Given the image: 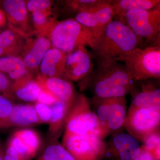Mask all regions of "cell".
Wrapping results in <instances>:
<instances>
[{
    "label": "cell",
    "instance_id": "obj_1",
    "mask_svg": "<svg viewBox=\"0 0 160 160\" xmlns=\"http://www.w3.org/2000/svg\"><path fill=\"white\" fill-rule=\"evenodd\" d=\"M92 71L82 81V89H88L92 98L126 97L136 87L124 64L112 59H96Z\"/></svg>",
    "mask_w": 160,
    "mask_h": 160
},
{
    "label": "cell",
    "instance_id": "obj_2",
    "mask_svg": "<svg viewBox=\"0 0 160 160\" xmlns=\"http://www.w3.org/2000/svg\"><path fill=\"white\" fill-rule=\"evenodd\" d=\"M142 43L124 23L113 19L95 40L92 53L95 59L109 58L119 62L124 55Z\"/></svg>",
    "mask_w": 160,
    "mask_h": 160
},
{
    "label": "cell",
    "instance_id": "obj_3",
    "mask_svg": "<svg viewBox=\"0 0 160 160\" xmlns=\"http://www.w3.org/2000/svg\"><path fill=\"white\" fill-rule=\"evenodd\" d=\"M52 47L69 53L80 46L92 49L95 38L88 28L74 18L56 21L48 34Z\"/></svg>",
    "mask_w": 160,
    "mask_h": 160
},
{
    "label": "cell",
    "instance_id": "obj_4",
    "mask_svg": "<svg viewBox=\"0 0 160 160\" xmlns=\"http://www.w3.org/2000/svg\"><path fill=\"white\" fill-rule=\"evenodd\" d=\"M135 82L160 79V45L140 47L127 52L120 58Z\"/></svg>",
    "mask_w": 160,
    "mask_h": 160
},
{
    "label": "cell",
    "instance_id": "obj_5",
    "mask_svg": "<svg viewBox=\"0 0 160 160\" xmlns=\"http://www.w3.org/2000/svg\"><path fill=\"white\" fill-rule=\"evenodd\" d=\"M92 110L95 113L104 138L125 127L127 113L126 97L89 99Z\"/></svg>",
    "mask_w": 160,
    "mask_h": 160
},
{
    "label": "cell",
    "instance_id": "obj_6",
    "mask_svg": "<svg viewBox=\"0 0 160 160\" xmlns=\"http://www.w3.org/2000/svg\"><path fill=\"white\" fill-rule=\"evenodd\" d=\"M64 131L68 134L96 136L104 140L98 120L85 95L78 93L67 115Z\"/></svg>",
    "mask_w": 160,
    "mask_h": 160
},
{
    "label": "cell",
    "instance_id": "obj_7",
    "mask_svg": "<svg viewBox=\"0 0 160 160\" xmlns=\"http://www.w3.org/2000/svg\"><path fill=\"white\" fill-rule=\"evenodd\" d=\"M143 42L160 45V7L150 10L135 9L116 18Z\"/></svg>",
    "mask_w": 160,
    "mask_h": 160
},
{
    "label": "cell",
    "instance_id": "obj_8",
    "mask_svg": "<svg viewBox=\"0 0 160 160\" xmlns=\"http://www.w3.org/2000/svg\"><path fill=\"white\" fill-rule=\"evenodd\" d=\"M62 146L76 160H102L106 143L93 135H78L64 133Z\"/></svg>",
    "mask_w": 160,
    "mask_h": 160
},
{
    "label": "cell",
    "instance_id": "obj_9",
    "mask_svg": "<svg viewBox=\"0 0 160 160\" xmlns=\"http://www.w3.org/2000/svg\"><path fill=\"white\" fill-rule=\"evenodd\" d=\"M160 124V110L129 106L124 127L128 133L142 142L148 135L159 130Z\"/></svg>",
    "mask_w": 160,
    "mask_h": 160
},
{
    "label": "cell",
    "instance_id": "obj_10",
    "mask_svg": "<svg viewBox=\"0 0 160 160\" xmlns=\"http://www.w3.org/2000/svg\"><path fill=\"white\" fill-rule=\"evenodd\" d=\"M113 18L111 0H98L89 9L75 15L74 19L96 38Z\"/></svg>",
    "mask_w": 160,
    "mask_h": 160
},
{
    "label": "cell",
    "instance_id": "obj_11",
    "mask_svg": "<svg viewBox=\"0 0 160 160\" xmlns=\"http://www.w3.org/2000/svg\"><path fill=\"white\" fill-rule=\"evenodd\" d=\"M92 53L80 46L67 55L63 78L73 82L82 81L92 71L94 64Z\"/></svg>",
    "mask_w": 160,
    "mask_h": 160
},
{
    "label": "cell",
    "instance_id": "obj_12",
    "mask_svg": "<svg viewBox=\"0 0 160 160\" xmlns=\"http://www.w3.org/2000/svg\"><path fill=\"white\" fill-rule=\"evenodd\" d=\"M106 143L105 158L113 156L118 160H133L141 151L139 141L131 135L122 131L111 134Z\"/></svg>",
    "mask_w": 160,
    "mask_h": 160
},
{
    "label": "cell",
    "instance_id": "obj_13",
    "mask_svg": "<svg viewBox=\"0 0 160 160\" xmlns=\"http://www.w3.org/2000/svg\"><path fill=\"white\" fill-rule=\"evenodd\" d=\"M51 47L48 34H38L33 39L30 38L20 56L30 73L33 75L38 71L44 55Z\"/></svg>",
    "mask_w": 160,
    "mask_h": 160
},
{
    "label": "cell",
    "instance_id": "obj_14",
    "mask_svg": "<svg viewBox=\"0 0 160 160\" xmlns=\"http://www.w3.org/2000/svg\"><path fill=\"white\" fill-rule=\"evenodd\" d=\"M30 38L11 26L0 33V58L21 56Z\"/></svg>",
    "mask_w": 160,
    "mask_h": 160
},
{
    "label": "cell",
    "instance_id": "obj_15",
    "mask_svg": "<svg viewBox=\"0 0 160 160\" xmlns=\"http://www.w3.org/2000/svg\"><path fill=\"white\" fill-rule=\"evenodd\" d=\"M41 87L51 92L71 108L78 93L71 81L59 78H44L38 75L36 79Z\"/></svg>",
    "mask_w": 160,
    "mask_h": 160
},
{
    "label": "cell",
    "instance_id": "obj_16",
    "mask_svg": "<svg viewBox=\"0 0 160 160\" xmlns=\"http://www.w3.org/2000/svg\"><path fill=\"white\" fill-rule=\"evenodd\" d=\"M139 82L140 89H138L136 85L134 91L131 94L132 98L130 106L160 110V88L149 79Z\"/></svg>",
    "mask_w": 160,
    "mask_h": 160
},
{
    "label": "cell",
    "instance_id": "obj_17",
    "mask_svg": "<svg viewBox=\"0 0 160 160\" xmlns=\"http://www.w3.org/2000/svg\"><path fill=\"white\" fill-rule=\"evenodd\" d=\"M68 53L51 47L44 55L39 70V75L44 78H63L66 71Z\"/></svg>",
    "mask_w": 160,
    "mask_h": 160
},
{
    "label": "cell",
    "instance_id": "obj_18",
    "mask_svg": "<svg viewBox=\"0 0 160 160\" xmlns=\"http://www.w3.org/2000/svg\"><path fill=\"white\" fill-rule=\"evenodd\" d=\"M0 72L6 75L12 83L22 82L33 79V75L27 69L20 56L0 58Z\"/></svg>",
    "mask_w": 160,
    "mask_h": 160
},
{
    "label": "cell",
    "instance_id": "obj_19",
    "mask_svg": "<svg viewBox=\"0 0 160 160\" xmlns=\"http://www.w3.org/2000/svg\"><path fill=\"white\" fill-rule=\"evenodd\" d=\"M2 6L10 26L26 33L28 28V10L26 1L5 0Z\"/></svg>",
    "mask_w": 160,
    "mask_h": 160
},
{
    "label": "cell",
    "instance_id": "obj_20",
    "mask_svg": "<svg viewBox=\"0 0 160 160\" xmlns=\"http://www.w3.org/2000/svg\"><path fill=\"white\" fill-rule=\"evenodd\" d=\"M50 107L52 117L49 123L48 137L52 142L58 141L64 130L66 118L70 108L61 101H58Z\"/></svg>",
    "mask_w": 160,
    "mask_h": 160
},
{
    "label": "cell",
    "instance_id": "obj_21",
    "mask_svg": "<svg viewBox=\"0 0 160 160\" xmlns=\"http://www.w3.org/2000/svg\"><path fill=\"white\" fill-rule=\"evenodd\" d=\"M10 122L12 127H29L42 123L34 106L31 105H13Z\"/></svg>",
    "mask_w": 160,
    "mask_h": 160
},
{
    "label": "cell",
    "instance_id": "obj_22",
    "mask_svg": "<svg viewBox=\"0 0 160 160\" xmlns=\"http://www.w3.org/2000/svg\"><path fill=\"white\" fill-rule=\"evenodd\" d=\"M114 18L135 9L150 10L160 7V0H111Z\"/></svg>",
    "mask_w": 160,
    "mask_h": 160
},
{
    "label": "cell",
    "instance_id": "obj_23",
    "mask_svg": "<svg viewBox=\"0 0 160 160\" xmlns=\"http://www.w3.org/2000/svg\"><path fill=\"white\" fill-rule=\"evenodd\" d=\"M41 87L36 80L32 79L18 83H12L13 97L27 102H37Z\"/></svg>",
    "mask_w": 160,
    "mask_h": 160
},
{
    "label": "cell",
    "instance_id": "obj_24",
    "mask_svg": "<svg viewBox=\"0 0 160 160\" xmlns=\"http://www.w3.org/2000/svg\"><path fill=\"white\" fill-rule=\"evenodd\" d=\"M32 158L36 155L40 146V139L37 132L31 129H23L16 131Z\"/></svg>",
    "mask_w": 160,
    "mask_h": 160
},
{
    "label": "cell",
    "instance_id": "obj_25",
    "mask_svg": "<svg viewBox=\"0 0 160 160\" xmlns=\"http://www.w3.org/2000/svg\"><path fill=\"white\" fill-rule=\"evenodd\" d=\"M41 157L43 160H76L57 141L46 146Z\"/></svg>",
    "mask_w": 160,
    "mask_h": 160
},
{
    "label": "cell",
    "instance_id": "obj_26",
    "mask_svg": "<svg viewBox=\"0 0 160 160\" xmlns=\"http://www.w3.org/2000/svg\"><path fill=\"white\" fill-rule=\"evenodd\" d=\"M51 11L32 13L33 24L38 34H49L52 27L56 22L54 18H51Z\"/></svg>",
    "mask_w": 160,
    "mask_h": 160
},
{
    "label": "cell",
    "instance_id": "obj_27",
    "mask_svg": "<svg viewBox=\"0 0 160 160\" xmlns=\"http://www.w3.org/2000/svg\"><path fill=\"white\" fill-rule=\"evenodd\" d=\"M142 142L141 146L151 154L153 160L160 159V129L147 135Z\"/></svg>",
    "mask_w": 160,
    "mask_h": 160
},
{
    "label": "cell",
    "instance_id": "obj_28",
    "mask_svg": "<svg viewBox=\"0 0 160 160\" xmlns=\"http://www.w3.org/2000/svg\"><path fill=\"white\" fill-rule=\"evenodd\" d=\"M98 0H69L62 1L66 13L76 15L81 12L89 9Z\"/></svg>",
    "mask_w": 160,
    "mask_h": 160
},
{
    "label": "cell",
    "instance_id": "obj_29",
    "mask_svg": "<svg viewBox=\"0 0 160 160\" xmlns=\"http://www.w3.org/2000/svg\"><path fill=\"white\" fill-rule=\"evenodd\" d=\"M13 105L8 98L0 95V128L11 127L10 116Z\"/></svg>",
    "mask_w": 160,
    "mask_h": 160
},
{
    "label": "cell",
    "instance_id": "obj_30",
    "mask_svg": "<svg viewBox=\"0 0 160 160\" xmlns=\"http://www.w3.org/2000/svg\"><path fill=\"white\" fill-rule=\"evenodd\" d=\"M52 2L49 0H29L26 1L27 10L30 12L51 11Z\"/></svg>",
    "mask_w": 160,
    "mask_h": 160
},
{
    "label": "cell",
    "instance_id": "obj_31",
    "mask_svg": "<svg viewBox=\"0 0 160 160\" xmlns=\"http://www.w3.org/2000/svg\"><path fill=\"white\" fill-rule=\"evenodd\" d=\"M35 109L41 123H49L52 117L51 107L36 102L34 106Z\"/></svg>",
    "mask_w": 160,
    "mask_h": 160
},
{
    "label": "cell",
    "instance_id": "obj_32",
    "mask_svg": "<svg viewBox=\"0 0 160 160\" xmlns=\"http://www.w3.org/2000/svg\"><path fill=\"white\" fill-rule=\"evenodd\" d=\"M12 82L9 78L0 72V95L11 100L14 98L12 91Z\"/></svg>",
    "mask_w": 160,
    "mask_h": 160
},
{
    "label": "cell",
    "instance_id": "obj_33",
    "mask_svg": "<svg viewBox=\"0 0 160 160\" xmlns=\"http://www.w3.org/2000/svg\"><path fill=\"white\" fill-rule=\"evenodd\" d=\"M59 101L60 100L51 92L45 88L41 87V91L40 92L37 102L51 106Z\"/></svg>",
    "mask_w": 160,
    "mask_h": 160
},
{
    "label": "cell",
    "instance_id": "obj_34",
    "mask_svg": "<svg viewBox=\"0 0 160 160\" xmlns=\"http://www.w3.org/2000/svg\"><path fill=\"white\" fill-rule=\"evenodd\" d=\"M133 160H153L151 154L141 146V151Z\"/></svg>",
    "mask_w": 160,
    "mask_h": 160
},
{
    "label": "cell",
    "instance_id": "obj_35",
    "mask_svg": "<svg viewBox=\"0 0 160 160\" xmlns=\"http://www.w3.org/2000/svg\"><path fill=\"white\" fill-rule=\"evenodd\" d=\"M3 160H24L21 157L13 156L4 153Z\"/></svg>",
    "mask_w": 160,
    "mask_h": 160
},
{
    "label": "cell",
    "instance_id": "obj_36",
    "mask_svg": "<svg viewBox=\"0 0 160 160\" xmlns=\"http://www.w3.org/2000/svg\"><path fill=\"white\" fill-rule=\"evenodd\" d=\"M5 17L4 13L0 10V27L5 23Z\"/></svg>",
    "mask_w": 160,
    "mask_h": 160
},
{
    "label": "cell",
    "instance_id": "obj_37",
    "mask_svg": "<svg viewBox=\"0 0 160 160\" xmlns=\"http://www.w3.org/2000/svg\"><path fill=\"white\" fill-rule=\"evenodd\" d=\"M4 153V150L2 148V145H1V142H0V160H3Z\"/></svg>",
    "mask_w": 160,
    "mask_h": 160
},
{
    "label": "cell",
    "instance_id": "obj_38",
    "mask_svg": "<svg viewBox=\"0 0 160 160\" xmlns=\"http://www.w3.org/2000/svg\"><path fill=\"white\" fill-rule=\"evenodd\" d=\"M38 160H43L42 159V158H41V157H40V158H39L38 159Z\"/></svg>",
    "mask_w": 160,
    "mask_h": 160
}]
</instances>
